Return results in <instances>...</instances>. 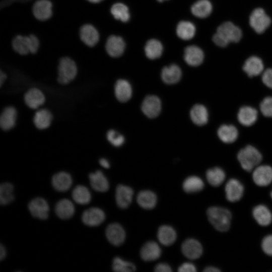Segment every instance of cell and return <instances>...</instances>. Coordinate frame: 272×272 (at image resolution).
<instances>
[{"instance_id": "cell-1", "label": "cell", "mask_w": 272, "mask_h": 272, "mask_svg": "<svg viewBox=\"0 0 272 272\" xmlns=\"http://www.w3.org/2000/svg\"><path fill=\"white\" fill-rule=\"evenodd\" d=\"M209 221L218 231L226 232L230 226L232 215L230 212L224 208L212 207L207 211Z\"/></svg>"}, {"instance_id": "cell-2", "label": "cell", "mask_w": 272, "mask_h": 272, "mask_svg": "<svg viewBox=\"0 0 272 272\" xmlns=\"http://www.w3.org/2000/svg\"><path fill=\"white\" fill-rule=\"evenodd\" d=\"M237 158L242 168L248 172L257 166L262 160L260 153L251 145H248L240 150Z\"/></svg>"}, {"instance_id": "cell-3", "label": "cell", "mask_w": 272, "mask_h": 272, "mask_svg": "<svg viewBox=\"0 0 272 272\" xmlns=\"http://www.w3.org/2000/svg\"><path fill=\"white\" fill-rule=\"evenodd\" d=\"M78 69L76 62L69 57L59 59L58 65L57 81L62 85L72 82L77 76Z\"/></svg>"}, {"instance_id": "cell-4", "label": "cell", "mask_w": 272, "mask_h": 272, "mask_svg": "<svg viewBox=\"0 0 272 272\" xmlns=\"http://www.w3.org/2000/svg\"><path fill=\"white\" fill-rule=\"evenodd\" d=\"M271 20L261 8L254 9L249 18L251 27L257 33H262L269 26Z\"/></svg>"}, {"instance_id": "cell-5", "label": "cell", "mask_w": 272, "mask_h": 272, "mask_svg": "<svg viewBox=\"0 0 272 272\" xmlns=\"http://www.w3.org/2000/svg\"><path fill=\"white\" fill-rule=\"evenodd\" d=\"M161 101L156 95H148L143 100L141 109L143 113L148 118H154L161 112Z\"/></svg>"}, {"instance_id": "cell-6", "label": "cell", "mask_w": 272, "mask_h": 272, "mask_svg": "<svg viewBox=\"0 0 272 272\" xmlns=\"http://www.w3.org/2000/svg\"><path fill=\"white\" fill-rule=\"evenodd\" d=\"M28 209L34 217L45 220L48 217L49 207L47 201L40 197L32 199L28 204Z\"/></svg>"}, {"instance_id": "cell-7", "label": "cell", "mask_w": 272, "mask_h": 272, "mask_svg": "<svg viewBox=\"0 0 272 272\" xmlns=\"http://www.w3.org/2000/svg\"><path fill=\"white\" fill-rule=\"evenodd\" d=\"M217 32L230 42H238L242 37L241 30L231 22H226L220 25Z\"/></svg>"}, {"instance_id": "cell-8", "label": "cell", "mask_w": 272, "mask_h": 272, "mask_svg": "<svg viewBox=\"0 0 272 272\" xmlns=\"http://www.w3.org/2000/svg\"><path fill=\"white\" fill-rule=\"evenodd\" d=\"M105 219L103 210L96 207H92L85 210L82 215V220L84 224L90 227L101 224Z\"/></svg>"}, {"instance_id": "cell-9", "label": "cell", "mask_w": 272, "mask_h": 272, "mask_svg": "<svg viewBox=\"0 0 272 272\" xmlns=\"http://www.w3.org/2000/svg\"><path fill=\"white\" fill-rule=\"evenodd\" d=\"M32 13L36 19L44 21L52 15V4L49 0H37L33 5Z\"/></svg>"}, {"instance_id": "cell-10", "label": "cell", "mask_w": 272, "mask_h": 272, "mask_svg": "<svg viewBox=\"0 0 272 272\" xmlns=\"http://www.w3.org/2000/svg\"><path fill=\"white\" fill-rule=\"evenodd\" d=\"M79 35L82 41L89 47L95 46L99 40L98 30L90 24H84L81 27Z\"/></svg>"}, {"instance_id": "cell-11", "label": "cell", "mask_w": 272, "mask_h": 272, "mask_svg": "<svg viewBox=\"0 0 272 272\" xmlns=\"http://www.w3.org/2000/svg\"><path fill=\"white\" fill-rule=\"evenodd\" d=\"M252 179L254 183L259 186H265L272 181V168L268 165H260L256 167L252 173Z\"/></svg>"}, {"instance_id": "cell-12", "label": "cell", "mask_w": 272, "mask_h": 272, "mask_svg": "<svg viewBox=\"0 0 272 272\" xmlns=\"http://www.w3.org/2000/svg\"><path fill=\"white\" fill-rule=\"evenodd\" d=\"M106 236L113 245L119 246L124 241L125 233L122 227L118 223L109 225L106 229Z\"/></svg>"}, {"instance_id": "cell-13", "label": "cell", "mask_w": 272, "mask_h": 272, "mask_svg": "<svg viewBox=\"0 0 272 272\" xmlns=\"http://www.w3.org/2000/svg\"><path fill=\"white\" fill-rule=\"evenodd\" d=\"M125 46V42L121 37L111 35L106 41L105 49L110 56L117 57L123 54Z\"/></svg>"}, {"instance_id": "cell-14", "label": "cell", "mask_w": 272, "mask_h": 272, "mask_svg": "<svg viewBox=\"0 0 272 272\" xmlns=\"http://www.w3.org/2000/svg\"><path fill=\"white\" fill-rule=\"evenodd\" d=\"M226 196L230 202H236L239 200L243 193L244 187L237 179H230L225 186Z\"/></svg>"}, {"instance_id": "cell-15", "label": "cell", "mask_w": 272, "mask_h": 272, "mask_svg": "<svg viewBox=\"0 0 272 272\" xmlns=\"http://www.w3.org/2000/svg\"><path fill=\"white\" fill-rule=\"evenodd\" d=\"M181 250L184 255L187 258L190 259H195L201 255L202 247L197 240L189 238L183 242Z\"/></svg>"}, {"instance_id": "cell-16", "label": "cell", "mask_w": 272, "mask_h": 272, "mask_svg": "<svg viewBox=\"0 0 272 272\" xmlns=\"http://www.w3.org/2000/svg\"><path fill=\"white\" fill-rule=\"evenodd\" d=\"M133 191L127 186L119 184L116 188L115 200L117 205L121 209H126L130 204Z\"/></svg>"}, {"instance_id": "cell-17", "label": "cell", "mask_w": 272, "mask_h": 272, "mask_svg": "<svg viewBox=\"0 0 272 272\" xmlns=\"http://www.w3.org/2000/svg\"><path fill=\"white\" fill-rule=\"evenodd\" d=\"M203 58V52L198 46L191 45L185 49L184 59L188 65L197 66L202 62Z\"/></svg>"}, {"instance_id": "cell-18", "label": "cell", "mask_w": 272, "mask_h": 272, "mask_svg": "<svg viewBox=\"0 0 272 272\" xmlns=\"http://www.w3.org/2000/svg\"><path fill=\"white\" fill-rule=\"evenodd\" d=\"M114 93L117 99L126 102L131 97L132 89L129 82L124 79L117 80L114 86Z\"/></svg>"}, {"instance_id": "cell-19", "label": "cell", "mask_w": 272, "mask_h": 272, "mask_svg": "<svg viewBox=\"0 0 272 272\" xmlns=\"http://www.w3.org/2000/svg\"><path fill=\"white\" fill-rule=\"evenodd\" d=\"M73 182L71 175L66 172L61 171L55 174L51 179L53 187L57 191L64 192L70 188Z\"/></svg>"}, {"instance_id": "cell-20", "label": "cell", "mask_w": 272, "mask_h": 272, "mask_svg": "<svg viewBox=\"0 0 272 272\" xmlns=\"http://www.w3.org/2000/svg\"><path fill=\"white\" fill-rule=\"evenodd\" d=\"M44 94L39 89L31 88L25 93L24 101L26 105L31 109H37L45 102Z\"/></svg>"}, {"instance_id": "cell-21", "label": "cell", "mask_w": 272, "mask_h": 272, "mask_svg": "<svg viewBox=\"0 0 272 272\" xmlns=\"http://www.w3.org/2000/svg\"><path fill=\"white\" fill-rule=\"evenodd\" d=\"M182 72L180 68L174 64L164 67L161 72L162 81L168 85L178 83L180 80Z\"/></svg>"}, {"instance_id": "cell-22", "label": "cell", "mask_w": 272, "mask_h": 272, "mask_svg": "<svg viewBox=\"0 0 272 272\" xmlns=\"http://www.w3.org/2000/svg\"><path fill=\"white\" fill-rule=\"evenodd\" d=\"M161 250L159 245L154 241H149L142 247L140 251L141 258L145 261L155 260L161 255Z\"/></svg>"}, {"instance_id": "cell-23", "label": "cell", "mask_w": 272, "mask_h": 272, "mask_svg": "<svg viewBox=\"0 0 272 272\" xmlns=\"http://www.w3.org/2000/svg\"><path fill=\"white\" fill-rule=\"evenodd\" d=\"M17 113L13 106L6 107L0 117V126L4 130H9L13 128L16 124Z\"/></svg>"}, {"instance_id": "cell-24", "label": "cell", "mask_w": 272, "mask_h": 272, "mask_svg": "<svg viewBox=\"0 0 272 272\" xmlns=\"http://www.w3.org/2000/svg\"><path fill=\"white\" fill-rule=\"evenodd\" d=\"M75 209L73 203L69 199L63 198L59 200L55 206L56 215L60 219L66 220L72 218Z\"/></svg>"}, {"instance_id": "cell-25", "label": "cell", "mask_w": 272, "mask_h": 272, "mask_svg": "<svg viewBox=\"0 0 272 272\" xmlns=\"http://www.w3.org/2000/svg\"><path fill=\"white\" fill-rule=\"evenodd\" d=\"M237 118L240 124L244 126H249L256 121L257 111L252 107L243 106L239 110Z\"/></svg>"}, {"instance_id": "cell-26", "label": "cell", "mask_w": 272, "mask_h": 272, "mask_svg": "<svg viewBox=\"0 0 272 272\" xmlns=\"http://www.w3.org/2000/svg\"><path fill=\"white\" fill-rule=\"evenodd\" d=\"M262 60L255 56L249 57L245 62L243 70L250 77H252L260 75L263 70Z\"/></svg>"}, {"instance_id": "cell-27", "label": "cell", "mask_w": 272, "mask_h": 272, "mask_svg": "<svg viewBox=\"0 0 272 272\" xmlns=\"http://www.w3.org/2000/svg\"><path fill=\"white\" fill-rule=\"evenodd\" d=\"M89 177L91 186L95 190L103 192L108 190L109 182L102 171L97 170L91 173Z\"/></svg>"}, {"instance_id": "cell-28", "label": "cell", "mask_w": 272, "mask_h": 272, "mask_svg": "<svg viewBox=\"0 0 272 272\" xmlns=\"http://www.w3.org/2000/svg\"><path fill=\"white\" fill-rule=\"evenodd\" d=\"M191 120L197 125L201 126L206 124L209 119V113L207 108L203 105H194L190 111Z\"/></svg>"}, {"instance_id": "cell-29", "label": "cell", "mask_w": 272, "mask_h": 272, "mask_svg": "<svg viewBox=\"0 0 272 272\" xmlns=\"http://www.w3.org/2000/svg\"><path fill=\"white\" fill-rule=\"evenodd\" d=\"M252 215L257 223L261 226H266L272 221V214L264 205H259L255 207L252 211Z\"/></svg>"}, {"instance_id": "cell-30", "label": "cell", "mask_w": 272, "mask_h": 272, "mask_svg": "<svg viewBox=\"0 0 272 272\" xmlns=\"http://www.w3.org/2000/svg\"><path fill=\"white\" fill-rule=\"evenodd\" d=\"M12 47L18 53L26 55L31 53V43L29 35H18L12 40Z\"/></svg>"}, {"instance_id": "cell-31", "label": "cell", "mask_w": 272, "mask_h": 272, "mask_svg": "<svg viewBox=\"0 0 272 272\" xmlns=\"http://www.w3.org/2000/svg\"><path fill=\"white\" fill-rule=\"evenodd\" d=\"M217 133L221 141L228 144L235 142L238 135L237 128L233 125H222L218 128Z\"/></svg>"}, {"instance_id": "cell-32", "label": "cell", "mask_w": 272, "mask_h": 272, "mask_svg": "<svg viewBox=\"0 0 272 272\" xmlns=\"http://www.w3.org/2000/svg\"><path fill=\"white\" fill-rule=\"evenodd\" d=\"M157 237L159 242L165 246L172 244L176 239L174 229L168 225L161 226L158 229Z\"/></svg>"}, {"instance_id": "cell-33", "label": "cell", "mask_w": 272, "mask_h": 272, "mask_svg": "<svg viewBox=\"0 0 272 272\" xmlns=\"http://www.w3.org/2000/svg\"><path fill=\"white\" fill-rule=\"evenodd\" d=\"M137 201L141 207L150 210L155 207L157 203V196L152 191L142 190L139 193Z\"/></svg>"}, {"instance_id": "cell-34", "label": "cell", "mask_w": 272, "mask_h": 272, "mask_svg": "<svg viewBox=\"0 0 272 272\" xmlns=\"http://www.w3.org/2000/svg\"><path fill=\"white\" fill-rule=\"evenodd\" d=\"M52 120V115L47 109H42L37 111L34 116L33 122L35 126L39 129L48 128Z\"/></svg>"}, {"instance_id": "cell-35", "label": "cell", "mask_w": 272, "mask_h": 272, "mask_svg": "<svg viewBox=\"0 0 272 272\" xmlns=\"http://www.w3.org/2000/svg\"><path fill=\"white\" fill-rule=\"evenodd\" d=\"M212 9V5L209 0H198L192 6L191 11L195 16L204 18L211 14Z\"/></svg>"}, {"instance_id": "cell-36", "label": "cell", "mask_w": 272, "mask_h": 272, "mask_svg": "<svg viewBox=\"0 0 272 272\" xmlns=\"http://www.w3.org/2000/svg\"><path fill=\"white\" fill-rule=\"evenodd\" d=\"M193 24L188 21L180 22L176 28L177 36L181 39L187 40L192 38L195 33Z\"/></svg>"}, {"instance_id": "cell-37", "label": "cell", "mask_w": 272, "mask_h": 272, "mask_svg": "<svg viewBox=\"0 0 272 272\" xmlns=\"http://www.w3.org/2000/svg\"><path fill=\"white\" fill-rule=\"evenodd\" d=\"M145 52L148 58L155 59L161 56L163 46L158 40L152 39L147 42L145 47Z\"/></svg>"}, {"instance_id": "cell-38", "label": "cell", "mask_w": 272, "mask_h": 272, "mask_svg": "<svg viewBox=\"0 0 272 272\" xmlns=\"http://www.w3.org/2000/svg\"><path fill=\"white\" fill-rule=\"evenodd\" d=\"M74 200L80 205L88 204L91 199V194L88 188L82 185L76 186L72 191Z\"/></svg>"}, {"instance_id": "cell-39", "label": "cell", "mask_w": 272, "mask_h": 272, "mask_svg": "<svg viewBox=\"0 0 272 272\" xmlns=\"http://www.w3.org/2000/svg\"><path fill=\"white\" fill-rule=\"evenodd\" d=\"M226 177L224 170L220 167L210 169L206 172V178L208 182L212 186L217 187L220 186L225 180Z\"/></svg>"}, {"instance_id": "cell-40", "label": "cell", "mask_w": 272, "mask_h": 272, "mask_svg": "<svg viewBox=\"0 0 272 272\" xmlns=\"http://www.w3.org/2000/svg\"><path fill=\"white\" fill-rule=\"evenodd\" d=\"M183 190L187 193L200 191L204 187L202 180L196 176H191L186 178L182 185Z\"/></svg>"}, {"instance_id": "cell-41", "label": "cell", "mask_w": 272, "mask_h": 272, "mask_svg": "<svg viewBox=\"0 0 272 272\" xmlns=\"http://www.w3.org/2000/svg\"><path fill=\"white\" fill-rule=\"evenodd\" d=\"M110 12L115 19L123 22H127L130 18L127 7L122 3H118L113 5Z\"/></svg>"}, {"instance_id": "cell-42", "label": "cell", "mask_w": 272, "mask_h": 272, "mask_svg": "<svg viewBox=\"0 0 272 272\" xmlns=\"http://www.w3.org/2000/svg\"><path fill=\"white\" fill-rule=\"evenodd\" d=\"M13 185L9 182L3 183L0 185V203L5 206L14 199Z\"/></svg>"}, {"instance_id": "cell-43", "label": "cell", "mask_w": 272, "mask_h": 272, "mask_svg": "<svg viewBox=\"0 0 272 272\" xmlns=\"http://www.w3.org/2000/svg\"><path fill=\"white\" fill-rule=\"evenodd\" d=\"M112 269L116 272H131L134 271L136 267L132 263L115 257L113 260Z\"/></svg>"}, {"instance_id": "cell-44", "label": "cell", "mask_w": 272, "mask_h": 272, "mask_svg": "<svg viewBox=\"0 0 272 272\" xmlns=\"http://www.w3.org/2000/svg\"><path fill=\"white\" fill-rule=\"evenodd\" d=\"M108 142L113 146L119 147L125 142L124 136L114 129L109 130L106 134Z\"/></svg>"}, {"instance_id": "cell-45", "label": "cell", "mask_w": 272, "mask_h": 272, "mask_svg": "<svg viewBox=\"0 0 272 272\" xmlns=\"http://www.w3.org/2000/svg\"><path fill=\"white\" fill-rule=\"evenodd\" d=\"M260 110L264 116L272 117V97L263 99L260 104Z\"/></svg>"}, {"instance_id": "cell-46", "label": "cell", "mask_w": 272, "mask_h": 272, "mask_svg": "<svg viewBox=\"0 0 272 272\" xmlns=\"http://www.w3.org/2000/svg\"><path fill=\"white\" fill-rule=\"evenodd\" d=\"M261 247L265 253L272 256V235H267L263 239Z\"/></svg>"}, {"instance_id": "cell-47", "label": "cell", "mask_w": 272, "mask_h": 272, "mask_svg": "<svg viewBox=\"0 0 272 272\" xmlns=\"http://www.w3.org/2000/svg\"><path fill=\"white\" fill-rule=\"evenodd\" d=\"M262 81L265 86L272 89V68L268 69L263 73Z\"/></svg>"}, {"instance_id": "cell-48", "label": "cell", "mask_w": 272, "mask_h": 272, "mask_svg": "<svg viewBox=\"0 0 272 272\" xmlns=\"http://www.w3.org/2000/svg\"><path fill=\"white\" fill-rule=\"evenodd\" d=\"M213 40L217 45L220 47H226L229 43L226 39L217 32L214 35Z\"/></svg>"}, {"instance_id": "cell-49", "label": "cell", "mask_w": 272, "mask_h": 272, "mask_svg": "<svg viewBox=\"0 0 272 272\" xmlns=\"http://www.w3.org/2000/svg\"><path fill=\"white\" fill-rule=\"evenodd\" d=\"M31 43V53H36L39 47V40L34 34L29 35Z\"/></svg>"}, {"instance_id": "cell-50", "label": "cell", "mask_w": 272, "mask_h": 272, "mask_svg": "<svg viewBox=\"0 0 272 272\" xmlns=\"http://www.w3.org/2000/svg\"><path fill=\"white\" fill-rule=\"evenodd\" d=\"M179 272H195L196 271L195 265L190 262H184L178 268Z\"/></svg>"}, {"instance_id": "cell-51", "label": "cell", "mask_w": 272, "mask_h": 272, "mask_svg": "<svg viewBox=\"0 0 272 272\" xmlns=\"http://www.w3.org/2000/svg\"><path fill=\"white\" fill-rule=\"evenodd\" d=\"M155 271L156 272H171L172 270L168 264L160 263L155 266Z\"/></svg>"}, {"instance_id": "cell-52", "label": "cell", "mask_w": 272, "mask_h": 272, "mask_svg": "<svg viewBox=\"0 0 272 272\" xmlns=\"http://www.w3.org/2000/svg\"><path fill=\"white\" fill-rule=\"evenodd\" d=\"M30 1L31 0H3L1 2L0 6L1 8H3L16 2L26 3Z\"/></svg>"}, {"instance_id": "cell-53", "label": "cell", "mask_w": 272, "mask_h": 272, "mask_svg": "<svg viewBox=\"0 0 272 272\" xmlns=\"http://www.w3.org/2000/svg\"><path fill=\"white\" fill-rule=\"evenodd\" d=\"M99 163L103 167L108 169L110 167V163L109 161L105 158H101L99 160Z\"/></svg>"}, {"instance_id": "cell-54", "label": "cell", "mask_w": 272, "mask_h": 272, "mask_svg": "<svg viewBox=\"0 0 272 272\" xmlns=\"http://www.w3.org/2000/svg\"><path fill=\"white\" fill-rule=\"evenodd\" d=\"M6 256V250L5 247L3 245V244H1L0 246V259L1 260H3Z\"/></svg>"}, {"instance_id": "cell-55", "label": "cell", "mask_w": 272, "mask_h": 272, "mask_svg": "<svg viewBox=\"0 0 272 272\" xmlns=\"http://www.w3.org/2000/svg\"><path fill=\"white\" fill-rule=\"evenodd\" d=\"M220 271L218 268L211 266L205 267L203 270L205 272H219Z\"/></svg>"}, {"instance_id": "cell-56", "label": "cell", "mask_w": 272, "mask_h": 272, "mask_svg": "<svg viewBox=\"0 0 272 272\" xmlns=\"http://www.w3.org/2000/svg\"><path fill=\"white\" fill-rule=\"evenodd\" d=\"M7 79V75L6 74L3 72L2 71H1L0 73V84L1 86H2L3 83L5 82V81Z\"/></svg>"}, {"instance_id": "cell-57", "label": "cell", "mask_w": 272, "mask_h": 272, "mask_svg": "<svg viewBox=\"0 0 272 272\" xmlns=\"http://www.w3.org/2000/svg\"><path fill=\"white\" fill-rule=\"evenodd\" d=\"M88 2L92 4H97L100 3L103 0H87Z\"/></svg>"}, {"instance_id": "cell-58", "label": "cell", "mask_w": 272, "mask_h": 272, "mask_svg": "<svg viewBox=\"0 0 272 272\" xmlns=\"http://www.w3.org/2000/svg\"><path fill=\"white\" fill-rule=\"evenodd\" d=\"M157 1L160 2H163L164 1H165V0H157Z\"/></svg>"}, {"instance_id": "cell-59", "label": "cell", "mask_w": 272, "mask_h": 272, "mask_svg": "<svg viewBox=\"0 0 272 272\" xmlns=\"http://www.w3.org/2000/svg\"><path fill=\"white\" fill-rule=\"evenodd\" d=\"M270 196H271V198H272V191H271V192H270Z\"/></svg>"}]
</instances>
